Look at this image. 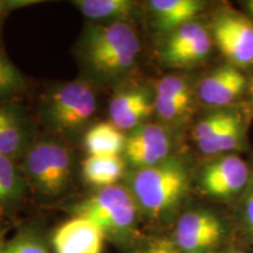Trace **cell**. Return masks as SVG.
Returning a JSON list of instances; mask_svg holds the SVG:
<instances>
[{
  "label": "cell",
  "instance_id": "cell-28",
  "mask_svg": "<svg viewBox=\"0 0 253 253\" xmlns=\"http://www.w3.org/2000/svg\"><path fill=\"white\" fill-rule=\"evenodd\" d=\"M225 253H245V252H242V251H229V252H225Z\"/></svg>",
  "mask_w": 253,
  "mask_h": 253
},
{
  "label": "cell",
  "instance_id": "cell-7",
  "mask_svg": "<svg viewBox=\"0 0 253 253\" xmlns=\"http://www.w3.org/2000/svg\"><path fill=\"white\" fill-rule=\"evenodd\" d=\"M212 34L220 52L237 66L253 63V24L238 13H223L213 20Z\"/></svg>",
  "mask_w": 253,
  "mask_h": 253
},
{
  "label": "cell",
  "instance_id": "cell-25",
  "mask_svg": "<svg viewBox=\"0 0 253 253\" xmlns=\"http://www.w3.org/2000/svg\"><path fill=\"white\" fill-rule=\"evenodd\" d=\"M143 253H181L175 242L168 238L153 239L148 244Z\"/></svg>",
  "mask_w": 253,
  "mask_h": 253
},
{
  "label": "cell",
  "instance_id": "cell-5",
  "mask_svg": "<svg viewBox=\"0 0 253 253\" xmlns=\"http://www.w3.org/2000/svg\"><path fill=\"white\" fill-rule=\"evenodd\" d=\"M96 110V99L89 84L72 82L56 89L49 97L47 115L61 131H73L89 121Z\"/></svg>",
  "mask_w": 253,
  "mask_h": 253
},
{
  "label": "cell",
  "instance_id": "cell-21",
  "mask_svg": "<svg viewBox=\"0 0 253 253\" xmlns=\"http://www.w3.org/2000/svg\"><path fill=\"white\" fill-rule=\"evenodd\" d=\"M23 189V176L13 162V158L0 155V205L17 199Z\"/></svg>",
  "mask_w": 253,
  "mask_h": 253
},
{
  "label": "cell",
  "instance_id": "cell-29",
  "mask_svg": "<svg viewBox=\"0 0 253 253\" xmlns=\"http://www.w3.org/2000/svg\"><path fill=\"white\" fill-rule=\"evenodd\" d=\"M0 253H1V250H0Z\"/></svg>",
  "mask_w": 253,
  "mask_h": 253
},
{
  "label": "cell",
  "instance_id": "cell-24",
  "mask_svg": "<svg viewBox=\"0 0 253 253\" xmlns=\"http://www.w3.org/2000/svg\"><path fill=\"white\" fill-rule=\"evenodd\" d=\"M1 253H49L47 249L38 240L23 237L13 240Z\"/></svg>",
  "mask_w": 253,
  "mask_h": 253
},
{
  "label": "cell",
  "instance_id": "cell-10",
  "mask_svg": "<svg viewBox=\"0 0 253 253\" xmlns=\"http://www.w3.org/2000/svg\"><path fill=\"white\" fill-rule=\"evenodd\" d=\"M249 167L235 155L209 163L201 173V186L205 194L216 198H230L246 185Z\"/></svg>",
  "mask_w": 253,
  "mask_h": 253
},
{
  "label": "cell",
  "instance_id": "cell-26",
  "mask_svg": "<svg viewBox=\"0 0 253 253\" xmlns=\"http://www.w3.org/2000/svg\"><path fill=\"white\" fill-rule=\"evenodd\" d=\"M245 216H246V221H248L250 226V230L253 232V190L251 194H250L248 201H246Z\"/></svg>",
  "mask_w": 253,
  "mask_h": 253
},
{
  "label": "cell",
  "instance_id": "cell-13",
  "mask_svg": "<svg viewBox=\"0 0 253 253\" xmlns=\"http://www.w3.org/2000/svg\"><path fill=\"white\" fill-rule=\"evenodd\" d=\"M246 87V78L233 66L216 68L201 81L198 94L204 103L214 107L232 103Z\"/></svg>",
  "mask_w": 253,
  "mask_h": 253
},
{
  "label": "cell",
  "instance_id": "cell-3",
  "mask_svg": "<svg viewBox=\"0 0 253 253\" xmlns=\"http://www.w3.org/2000/svg\"><path fill=\"white\" fill-rule=\"evenodd\" d=\"M130 190L120 185L100 189L77 208V216L96 224L104 233L126 232L134 226L137 205Z\"/></svg>",
  "mask_w": 253,
  "mask_h": 253
},
{
  "label": "cell",
  "instance_id": "cell-15",
  "mask_svg": "<svg viewBox=\"0 0 253 253\" xmlns=\"http://www.w3.org/2000/svg\"><path fill=\"white\" fill-rule=\"evenodd\" d=\"M28 143V129L23 114L13 104L0 102V155L13 158Z\"/></svg>",
  "mask_w": 253,
  "mask_h": 253
},
{
  "label": "cell",
  "instance_id": "cell-17",
  "mask_svg": "<svg viewBox=\"0 0 253 253\" xmlns=\"http://www.w3.org/2000/svg\"><path fill=\"white\" fill-rule=\"evenodd\" d=\"M126 137L112 122H100L84 135V148L89 156H120L125 151Z\"/></svg>",
  "mask_w": 253,
  "mask_h": 253
},
{
  "label": "cell",
  "instance_id": "cell-11",
  "mask_svg": "<svg viewBox=\"0 0 253 253\" xmlns=\"http://www.w3.org/2000/svg\"><path fill=\"white\" fill-rule=\"evenodd\" d=\"M104 235L93 221L77 216L56 229L53 246L55 253H102Z\"/></svg>",
  "mask_w": 253,
  "mask_h": 253
},
{
  "label": "cell",
  "instance_id": "cell-1",
  "mask_svg": "<svg viewBox=\"0 0 253 253\" xmlns=\"http://www.w3.org/2000/svg\"><path fill=\"white\" fill-rule=\"evenodd\" d=\"M140 40L130 25L114 21L103 26H90L82 40V58L96 74L115 78L125 74L140 54Z\"/></svg>",
  "mask_w": 253,
  "mask_h": 253
},
{
  "label": "cell",
  "instance_id": "cell-2",
  "mask_svg": "<svg viewBox=\"0 0 253 253\" xmlns=\"http://www.w3.org/2000/svg\"><path fill=\"white\" fill-rule=\"evenodd\" d=\"M130 191L136 203L150 217H160L172 210L189 188V175L182 162L167 158L155 166L134 172Z\"/></svg>",
  "mask_w": 253,
  "mask_h": 253
},
{
  "label": "cell",
  "instance_id": "cell-22",
  "mask_svg": "<svg viewBox=\"0 0 253 253\" xmlns=\"http://www.w3.org/2000/svg\"><path fill=\"white\" fill-rule=\"evenodd\" d=\"M238 114L230 112H218L202 120L197 123L194 129V138L196 143H201L219 134L227 126L239 120Z\"/></svg>",
  "mask_w": 253,
  "mask_h": 253
},
{
  "label": "cell",
  "instance_id": "cell-4",
  "mask_svg": "<svg viewBox=\"0 0 253 253\" xmlns=\"http://www.w3.org/2000/svg\"><path fill=\"white\" fill-rule=\"evenodd\" d=\"M72 156L56 142H40L27 151L26 171L43 195L61 194L72 176Z\"/></svg>",
  "mask_w": 253,
  "mask_h": 253
},
{
  "label": "cell",
  "instance_id": "cell-20",
  "mask_svg": "<svg viewBox=\"0 0 253 253\" xmlns=\"http://www.w3.org/2000/svg\"><path fill=\"white\" fill-rule=\"evenodd\" d=\"M244 136V126L242 119L227 126L219 134L214 135L209 140L197 143L199 150L207 155H217L238 148Z\"/></svg>",
  "mask_w": 253,
  "mask_h": 253
},
{
  "label": "cell",
  "instance_id": "cell-12",
  "mask_svg": "<svg viewBox=\"0 0 253 253\" xmlns=\"http://www.w3.org/2000/svg\"><path fill=\"white\" fill-rule=\"evenodd\" d=\"M154 101L144 88H129L119 91L109 104V116L121 130H134L144 125L153 114Z\"/></svg>",
  "mask_w": 253,
  "mask_h": 253
},
{
  "label": "cell",
  "instance_id": "cell-19",
  "mask_svg": "<svg viewBox=\"0 0 253 253\" xmlns=\"http://www.w3.org/2000/svg\"><path fill=\"white\" fill-rule=\"evenodd\" d=\"M74 4L87 18L94 20L123 21L130 17L134 8V4L129 0H80Z\"/></svg>",
  "mask_w": 253,
  "mask_h": 253
},
{
  "label": "cell",
  "instance_id": "cell-9",
  "mask_svg": "<svg viewBox=\"0 0 253 253\" xmlns=\"http://www.w3.org/2000/svg\"><path fill=\"white\" fill-rule=\"evenodd\" d=\"M211 50L209 32L199 23L191 21L173 31L162 49L167 65L185 67L201 62Z\"/></svg>",
  "mask_w": 253,
  "mask_h": 253
},
{
  "label": "cell",
  "instance_id": "cell-18",
  "mask_svg": "<svg viewBox=\"0 0 253 253\" xmlns=\"http://www.w3.org/2000/svg\"><path fill=\"white\" fill-rule=\"evenodd\" d=\"M125 168L121 156H88L82 163V176L88 184L102 189L115 185Z\"/></svg>",
  "mask_w": 253,
  "mask_h": 253
},
{
  "label": "cell",
  "instance_id": "cell-27",
  "mask_svg": "<svg viewBox=\"0 0 253 253\" xmlns=\"http://www.w3.org/2000/svg\"><path fill=\"white\" fill-rule=\"evenodd\" d=\"M249 8H250V11H251V13H252V15H253V0H252V1H250L249 2Z\"/></svg>",
  "mask_w": 253,
  "mask_h": 253
},
{
  "label": "cell",
  "instance_id": "cell-16",
  "mask_svg": "<svg viewBox=\"0 0 253 253\" xmlns=\"http://www.w3.org/2000/svg\"><path fill=\"white\" fill-rule=\"evenodd\" d=\"M157 26L163 31H176L192 19L204 7L198 0H153L149 2Z\"/></svg>",
  "mask_w": 253,
  "mask_h": 253
},
{
  "label": "cell",
  "instance_id": "cell-14",
  "mask_svg": "<svg viewBox=\"0 0 253 253\" xmlns=\"http://www.w3.org/2000/svg\"><path fill=\"white\" fill-rule=\"evenodd\" d=\"M191 89L184 78L170 75L158 82L154 106L166 121H176L191 108Z\"/></svg>",
  "mask_w": 253,
  "mask_h": 253
},
{
  "label": "cell",
  "instance_id": "cell-8",
  "mask_svg": "<svg viewBox=\"0 0 253 253\" xmlns=\"http://www.w3.org/2000/svg\"><path fill=\"white\" fill-rule=\"evenodd\" d=\"M170 149L169 132L156 123H144L126 137L123 154L132 167L141 169L166 161Z\"/></svg>",
  "mask_w": 253,
  "mask_h": 253
},
{
  "label": "cell",
  "instance_id": "cell-6",
  "mask_svg": "<svg viewBox=\"0 0 253 253\" xmlns=\"http://www.w3.org/2000/svg\"><path fill=\"white\" fill-rule=\"evenodd\" d=\"M224 226L209 211H190L179 218L175 230V244L181 253H210L219 244Z\"/></svg>",
  "mask_w": 253,
  "mask_h": 253
},
{
  "label": "cell",
  "instance_id": "cell-23",
  "mask_svg": "<svg viewBox=\"0 0 253 253\" xmlns=\"http://www.w3.org/2000/svg\"><path fill=\"white\" fill-rule=\"evenodd\" d=\"M23 86V78L17 67L0 53V99L9 96Z\"/></svg>",
  "mask_w": 253,
  "mask_h": 253
}]
</instances>
